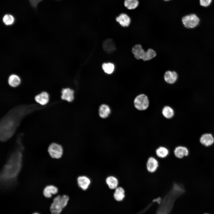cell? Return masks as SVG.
<instances>
[{
	"label": "cell",
	"mask_w": 214,
	"mask_h": 214,
	"mask_svg": "<svg viewBox=\"0 0 214 214\" xmlns=\"http://www.w3.org/2000/svg\"><path fill=\"white\" fill-rule=\"evenodd\" d=\"M23 150L24 147L19 138L17 145L10 154L1 172L0 183L2 188H9L16 184L22 169Z\"/></svg>",
	"instance_id": "6da1fadb"
},
{
	"label": "cell",
	"mask_w": 214,
	"mask_h": 214,
	"mask_svg": "<svg viewBox=\"0 0 214 214\" xmlns=\"http://www.w3.org/2000/svg\"><path fill=\"white\" fill-rule=\"evenodd\" d=\"M28 107L16 108L9 112L2 120L0 128V140L5 141L13 135L20 119L31 108Z\"/></svg>",
	"instance_id": "7a4b0ae2"
},
{
	"label": "cell",
	"mask_w": 214,
	"mask_h": 214,
	"mask_svg": "<svg viewBox=\"0 0 214 214\" xmlns=\"http://www.w3.org/2000/svg\"><path fill=\"white\" fill-rule=\"evenodd\" d=\"M132 52L136 59H142L144 61L151 59L156 55L155 51L153 49L150 48L145 51L139 44L134 46L132 48Z\"/></svg>",
	"instance_id": "3957f363"
},
{
	"label": "cell",
	"mask_w": 214,
	"mask_h": 214,
	"mask_svg": "<svg viewBox=\"0 0 214 214\" xmlns=\"http://www.w3.org/2000/svg\"><path fill=\"white\" fill-rule=\"evenodd\" d=\"M134 104L136 109L140 111L146 110L148 107L149 101L147 96L141 94L137 96L134 100Z\"/></svg>",
	"instance_id": "277c9868"
},
{
	"label": "cell",
	"mask_w": 214,
	"mask_h": 214,
	"mask_svg": "<svg viewBox=\"0 0 214 214\" xmlns=\"http://www.w3.org/2000/svg\"><path fill=\"white\" fill-rule=\"evenodd\" d=\"M182 21L185 27L191 28L195 27L198 24L199 19L196 14H191L184 16Z\"/></svg>",
	"instance_id": "5b68a950"
},
{
	"label": "cell",
	"mask_w": 214,
	"mask_h": 214,
	"mask_svg": "<svg viewBox=\"0 0 214 214\" xmlns=\"http://www.w3.org/2000/svg\"><path fill=\"white\" fill-rule=\"evenodd\" d=\"M48 152L53 158L59 159L62 156L63 149L62 146L55 143L51 144L48 148Z\"/></svg>",
	"instance_id": "8992f818"
},
{
	"label": "cell",
	"mask_w": 214,
	"mask_h": 214,
	"mask_svg": "<svg viewBox=\"0 0 214 214\" xmlns=\"http://www.w3.org/2000/svg\"><path fill=\"white\" fill-rule=\"evenodd\" d=\"M61 196V195H58L53 199L50 207L51 214H60L62 212L63 208L60 201Z\"/></svg>",
	"instance_id": "52a82bcc"
},
{
	"label": "cell",
	"mask_w": 214,
	"mask_h": 214,
	"mask_svg": "<svg viewBox=\"0 0 214 214\" xmlns=\"http://www.w3.org/2000/svg\"><path fill=\"white\" fill-rule=\"evenodd\" d=\"M159 166V163L157 158L150 156L148 158L146 163V167L149 172L153 173L155 172Z\"/></svg>",
	"instance_id": "ba28073f"
},
{
	"label": "cell",
	"mask_w": 214,
	"mask_h": 214,
	"mask_svg": "<svg viewBox=\"0 0 214 214\" xmlns=\"http://www.w3.org/2000/svg\"><path fill=\"white\" fill-rule=\"evenodd\" d=\"M116 21L122 26L124 27L128 26L131 22L129 16L125 13H122L116 18Z\"/></svg>",
	"instance_id": "9c48e42d"
},
{
	"label": "cell",
	"mask_w": 214,
	"mask_h": 214,
	"mask_svg": "<svg viewBox=\"0 0 214 214\" xmlns=\"http://www.w3.org/2000/svg\"><path fill=\"white\" fill-rule=\"evenodd\" d=\"M173 152L176 158L180 159L187 156L188 155V151L186 147L179 146L174 148Z\"/></svg>",
	"instance_id": "30bf717a"
},
{
	"label": "cell",
	"mask_w": 214,
	"mask_h": 214,
	"mask_svg": "<svg viewBox=\"0 0 214 214\" xmlns=\"http://www.w3.org/2000/svg\"><path fill=\"white\" fill-rule=\"evenodd\" d=\"M90 182L89 179L86 176H80L77 178L78 185L83 190H86L88 188Z\"/></svg>",
	"instance_id": "8fae6325"
},
{
	"label": "cell",
	"mask_w": 214,
	"mask_h": 214,
	"mask_svg": "<svg viewBox=\"0 0 214 214\" xmlns=\"http://www.w3.org/2000/svg\"><path fill=\"white\" fill-rule=\"evenodd\" d=\"M74 91L69 88H64L62 91L61 98L68 102H71L74 99Z\"/></svg>",
	"instance_id": "7c38bea8"
},
{
	"label": "cell",
	"mask_w": 214,
	"mask_h": 214,
	"mask_svg": "<svg viewBox=\"0 0 214 214\" xmlns=\"http://www.w3.org/2000/svg\"><path fill=\"white\" fill-rule=\"evenodd\" d=\"M58 191V189L56 186L52 185H49L46 186L44 188L43 193L45 197L50 198L51 197L52 195L56 194Z\"/></svg>",
	"instance_id": "4fadbf2b"
},
{
	"label": "cell",
	"mask_w": 214,
	"mask_h": 214,
	"mask_svg": "<svg viewBox=\"0 0 214 214\" xmlns=\"http://www.w3.org/2000/svg\"><path fill=\"white\" fill-rule=\"evenodd\" d=\"M177 77V74L175 72L168 71L164 74V79L166 83L173 84L176 81Z\"/></svg>",
	"instance_id": "5bb4252c"
},
{
	"label": "cell",
	"mask_w": 214,
	"mask_h": 214,
	"mask_svg": "<svg viewBox=\"0 0 214 214\" xmlns=\"http://www.w3.org/2000/svg\"><path fill=\"white\" fill-rule=\"evenodd\" d=\"M169 154V150L166 147L160 146L155 150L156 158L163 159L167 157Z\"/></svg>",
	"instance_id": "9a60e30c"
},
{
	"label": "cell",
	"mask_w": 214,
	"mask_h": 214,
	"mask_svg": "<svg viewBox=\"0 0 214 214\" xmlns=\"http://www.w3.org/2000/svg\"><path fill=\"white\" fill-rule=\"evenodd\" d=\"M35 101L40 104L45 105L49 101V95L47 92H43L37 95L35 97Z\"/></svg>",
	"instance_id": "2e32d148"
},
{
	"label": "cell",
	"mask_w": 214,
	"mask_h": 214,
	"mask_svg": "<svg viewBox=\"0 0 214 214\" xmlns=\"http://www.w3.org/2000/svg\"><path fill=\"white\" fill-rule=\"evenodd\" d=\"M200 141L203 145L209 146L213 143L214 139L211 134L206 133L202 136L200 139Z\"/></svg>",
	"instance_id": "e0dca14e"
},
{
	"label": "cell",
	"mask_w": 214,
	"mask_h": 214,
	"mask_svg": "<svg viewBox=\"0 0 214 214\" xmlns=\"http://www.w3.org/2000/svg\"><path fill=\"white\" fill-rule=\"evenodd\" d=\"M125 196V191L122 187H118L115 189L114 193V197L116 200L121 201L122 200Z\"/></svg>",
	"instance_id": "ac0fdd59"
},
{
	"label": "cell",
	"mask_w": 214,
	"mask_h": 214,
	"mask_svg": "<svg viewBox=\"0 0 214 214\" xmlns=\"http://www.w3.org/2000/svg\"><path fill=\"white\" fill-rule=\"evenodd\" d=\"M106 182L108 187L111 189H115L119 184L118 180L113 176L108 177L106 179Z\"/></svg>",
	"instance_id": "d6986e66"
},
{
	"label": "cell",
	"mask_w": 214,
	"mask_h": 214,
	"mask_svg": "<svg viewBox=\"0 0 214 214\" xmlns=\"http://www.w3.org/2000/svg\"><path fill=\"white\" fill-rule=\"evenodd\" d=\"M111 112L109 107L106 104H102L99 107V113L100 117L103 118L108 117Z\"/></svg>",
	"instance_id": "ffe728a7"
},
{
	"label": "cell",
	"mask_w": 214,
	"mask_h": 214,
	"mask_svg": "<svg viewBox=\"0 0 214 214\" xmlns=\"http://www.w3.org/2000/svg\"><path fill=\"white\" fill-rule=\"evenodd\" d=\"M21 80L19 77L15 74H12L10 76L8 80L9 84L11 86L15 87L20 84Z\"/></svg>",
	"instance_id": "44dd1931"
},
{
	"label": "cell",
	"mask_w": 214,
	"mask_h": 214,
	"mask_svg": "<svg viewBox=\"0 0 214 214\" xmlns=\"http://www.w3.org/2000/svg\"><path fill=\"white\" fill-rule=\"evenodd\" d=\"M124 4L127 9L133 10L138 7L139 2L138 0H124Z\"/></svg>",
	"instance_id": "7402d4cb"
},
{
	"label": "cell",
	"mask_w": 214,
	"mask_h": 214,
	"mask_svg": "<svg viewBox=\"0 0 214 214\" xmlns=\"http://www.w3.org/2000/svg\"><path fill=\"white\" fill-rule=\"evenodd\" d=\"M162 114L165 118L169 119L171 118L174 116V111L171 107L168 106H166L163 108Z\"/></svg>",
	"instance_id": "603a6c76"
},
{
	"label": "cell",
	"mask_w": 214,
	"mask_h": 214,
	"mask_svg": "<svg viewBox=\"0 0 214 214\" xmlns=\"http://www.w3.org/2000/svg\"><path fill=\"white\" fill-rule=\"evenodd\" d=\"M103 48L106 52L109 53L112 52L114 49V43L111 40H107L104 43Z\"/></svg>",
	"instance_id": "cb8c5ba5"
},
{
	"label": "cell",
	"mask_w": 214,
	"mask_h": 214,
	"mask_svg": "<svg viewBox=\"0 0 214 214\" xmlns=\"http://www.w3.org/2000/svg\"><path fill=\"white\" fill-rule=\"evenodd\" d=\"M102 68L106 73L111 74L114 72L115 67L113 63L108 62L103 64L102 65Z\"/></svg>",
	"instance_id": "d4e9b609"
},
{
	"label": "cell",
	"mask_w": 214,
	"mask_h": 214,
	"mask_svg": "<svg viewBox=\"0 0 214 214\" xmlns=\"http://www.w3.org/2000/svg\"><path fill=\"white\" fill-rule=\"evenodd\" d=\"M3 23L6 25H10L12 24L14 22V17L10 14H7L5 15L2 19Z\"/></svg>",
	"instance_id": "484cf974"
},
{
	"label": "cell",
	"mask_w": 214,
	"mask_h": 214,
	"mask_svg": "<svg viewBox=\"0 0 214 214\" xmlns=\"http://www.w3.org/2000/svg\"><path fill=\"white\" fill-rule=\"evenodd\" d=\"M69 200V197L67 195H63L61 196L60 199V203L63 209L68 204Z\"/></svg>",
	"instance_id": "4316f807"
},
{
	"label": "cell",
	"mask_w": 214,
	"mask_h": 214,
	"mask_svg": "<svg viewBox=\"0 0 214 214\" xmlns=\"http://www.w3.org/2000/svg\"><path fill=\"white\" fill-rule=\"evenodd\" d=\"M212 0H199L200 5L204 7H207L211 4Z\"/></svg>",
	"instance_id": "83f0119b"
},
{
	"label": "cell",
	"mask_w": 214,
	"mask_h": 214,
	"mask_svg": "<svg viewBox=\"0 0 214 214\" xmlns=\"http://www.w3.org/2000/svg\"><path fill=\"white\" fill-rule=\"evenodd\" d=\"M43 0H29L31 6L35 9L37 7L38 4Z\"/></svg>",
	"instance_id": "f1b7e54d"
},
{
	"label": "cell",
	"mask_w": 214,
	"mask_h": 214,
	"mask_svg": "<svg viewBox=\"0 0 214 214\" xmlns=\"http://www.w3.org/2000/svg\"><path fill=\"white\" fill-rule=\"evenodd\" d=\"M32 214H40L39 213H37V212H35L32 213Z\"/></svg>",
	"instance_id": "f546056e"
},
{
	"label": "cell",
	"mask_w": 214,
	"mask_h": 214,
	"mask_svg": "<svg viewBox=\"0 0 214 214\" xmlns=\"http://www.w3.org/2000/svg\"><path fill=\"white\" fill-rule=\"evenodd\" d=\"M164 0V1H169V0Z\"/></svg>",
	"instance_id": "4dcf8cb0"
},
{
	"label": "cell",
	"mask_w": 214,
	"mask_h": 214,
	"mask_svg": "<svg viewBox=\"0 0 214 214\" xmlns=\"http://www.w3.org/2000/svg\"><path fill=\"white\" fill-rule=\"evenodd\" d=\"M207 214V213H205V214Z\"/></svg>",
	"instance_id": "1f68e13d"
}]
</instances>
